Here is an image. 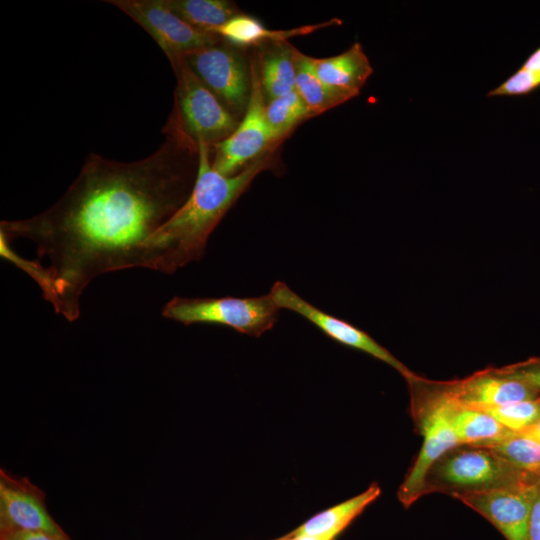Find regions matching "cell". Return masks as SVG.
Returning a JSON list of instances; mask_svg holds the SVG:
<instances>
[{
  "instance_id": "cell-15",
  "label": "cell",
  "mask_w": 540,
  "mask_h": 540,
  "mask_svg": "<svg viewBox=\"0 0 540 540\" xmlns=\"http://www.w3.org/2000/svg\"><path fill=\"white\" fill-rule=\"evenodd\" d=\"M318 77L326 84L358 95L373 72L360 43H354L341 54L327 58L311 57Z\"/></svg>"
},
{
  "instance_id": "cell-11",
  "label": "cell",
  "mask_w": 540,
  "mask_h": 540,
  "mask_svg": "<svg viewBox=\"0 0 540 540\" xmlns=\"http://www.w3.org/2000/svg\"><path fill=\"white\" fill-rule=\"evenodd\" d=\"M23 530L71 540L49 514L45 493L28 478L0 470V531Z\"/></svg>"
},
{
  "instance_id": "cell-5",
  "label": "cell",
  "mask_w": 540,
  "mask_h": 540,
  "mask_svg": "<svg viewBox=\"0 0 540 540\" xmlns=\"http://www.w3.org/2000/svg\"><path fill=\"white\" fill-rule=\"evenodd\" d=\"M250 66L252 88L247 109L234 132L215 144L211 151L213 169L225 176L241 172L280 144L266 119V99L254 56L250 59Z\"/></svg>"
},
{
  "instance_id": "cell-23",
  "label": "cell",
  "mask_w": 540,
  "mask_h": 540,
  "mask_svg": "<svg viewBox=\"0 0 540 540\" xmlns=\"http://www.w3.org/2000/svg\"><path fill=\"white\" fill-rule=\"evenodd\" d=\"M481 410L488 412L503 426L519 434L540 419V397Z\"/></svg>"
},
{
  "instance_id": "cell-14",
  "label": "cell",
  "mask_w": 540,
  "mask_h": 540,
  "mask_svg": "<svg viewBox=\"0 0 540 540\" xmlns=\"http://www.w3.org/2000/svg\"><path fill=\"white\" fill-rule=\"evenodd\" d=\"M296 51L288 41H272L257 47L254 58L266 102L295 90Z\"/></svg>"
},
{
  "instance_id": "cell-12",
  "label": "cell",
  "mask_w": 540,
  "mask_h": 540,
  "mask_svg": "<svg viewBox=\"0 0 540 540\" xmlns=\"http://www.w3.org/2000/svg\"><path fill=\"white\" fill-rule=\"evenodd\" d=\"M434 473L447 485L467 489L464 492L532 477L485 448L455 453L438 463Z\"/></svg>"
},
{
  "instance_id": "cell-3",
  "label": "cell",
  "mask_w": 540,
  "mask_h": 540,
  "mask_svg": "<svg viewBox=\"0 0 540 540\" xmlns=\"http://www.w3.org/2000/svg\"><path fill=\"white\" fill-rule=\"evenodd\" d=\"M280 308L270 294L258 297L188 298L175 296L162 315L186 326L213 324L230 327L242 334L259 337L278 321Z\"/></svg>"
},
{
  "instance_id": "cell-17",
  "label": "cell",
  "mask_w": 540,
  "mask_h": 540,
  "mask_svg": "<svg viewBox=\"0 0 540 540\" xmlns=\"http://www.w3.org/2000/svg\"><path fill=\"white\" fill-rule=\"evenodd\" d=\"M445 395L451 404V422L460 445L471 444L476 447H484L517 435L503 426L488 412L459 405L450 399L446 393Z\"/></svg>"
},
{
  "instance_id": "cell-20",
  "label": "cell",
  "mask_w": 540,
  "mask_h": 540,
  "mask_svg": "<svg viewBox=\"0 0 540 540\" xmlns=\"http://www.w3.org/2000/svg\"><path fill=\"white\" fill-rule=\"evenodd\" d=\"M166 5L188 24L213 32L229 19L241 13L228 0H164Z\"/></svg>"
},
{
  "instance_id": "cell-7",
  "label": "cell",
  "mask_w": 540,
  "mask_h": 540,
  "mask_svg": "<svg viewBox=\"0 0 540 540\" xmlns=\"http://www.w3.org/2000/svg\"><path fill=\"white\" fill-rule=\"evenodd\" d=\"M141 26L159 45L170 63L222 38L214 32L196 28L177 16L164 0L106 1Z\"/></svg>"
},
{
  "instance_id": "cell-18",
  "label": "cell",
  "mask_w": 540,
  "mask_h": 540,
  "mask_svg": "<svg viewBox=\"0 0 540 540\" xmlns=\"http://www.w3.org/2000/svg\"><path fill=\"white\" fill-rule=\"evenodd\" d=\"M296 91L311 114L320 115L357 96L352 92L332 87L323 82L312 66L311 57L296 51Z\"/></svg>"
},
{
  "instance_id": "cell-9",
  "label": "cell",
  "mask_w": 540,
  "mask_h": 540,
  "mask_svg": "<svg viewBox=\"0 0 540 540\" xmlns=\"http://www.w3.org/2000/svg\"><path fill=\"white\" fill-rule=\"evenodd\" d=\"M450 410V401L442 392L424 411L421 421L423 444L398 491V497L406 507L423 494L431 468L436 462L445 453L460 445L451 422Z\"/></svg>"
},
{
  "instance_id": "cell-2",
  "label": "cell",
  "mask_w": 540,
  "mask_h": 540,
  "mask_svg": "<svg viewBox=\"0 0 540 540\" xmlns=\"http://www.w3.org/2000/svg\"><path fill=\"white\" fill-rule=\"evenodd\" d=\"M212 148L198 145V170L184 204L143 244L139 267L171 274L199 261L207 241L225 214L247 190L254 178L274 165L273 151L241 172L225 176L211 165Z\"/></svg>"
},
{
  "instance_id": "cell-21",
  "label": "cell",
  "mask_w": 540,
  "mask_h": 540,
  "mask_svg": "<svg viewBox=\"0 0 540 540\" xmlns=\"http://www.w3.org/2000/svg\"><path fill=\"white\" fill-rule=\"evenodd\" d=\"M268 124L280 143L304 120L313 117L296 89L266 102Z\"/></svg>"
},
{
  "instance_id": "cell-26",
  "label": "cell",
  "mask_w": 540,
  "mask_h": 540,
  "mask_svg": "<svg viewBox=\"0 0 540 540\" xmlns=\"http://www.w3.org/2000/svg\"><path fill=\"white\" fill-rule=\"evenodd\" d=\"M0 540H63L42 532L9 530L0 531Z\"/></svg>"
},
{
  "instance_id": "cell-4",
  "label": "cell",
  "mask_w": 540,
  "mask_h": 540,
  "mask_svg": "<svg viewBox=\"0 0 540 540\" xmlns=\"http://www.w3.org/2000/svg\"><path fill=\"white\" fill-rule=\"evenodd\" d=\"M170 64L176 76L171 113L193 143L212 148L231 135L240 120L202 83L183 57Z\"/></svg>"
},
{
  "instance_id": "cell-24",
  "label": "cell",
  "mask_w": 540,
  "mask_h": 540,
  "mask_svg": "<svg viewBox=\"0 0 540 540\" xmlns=\"http://www.w3.org/2000/svg\"><path fill=\"white\" fill-rule=\"evenodd\" d=\"M540 86V70L522 67L497 88L491 90L488 96L521 95L529 93Z\"/></svg>"
},
{
  "instance_id": "cell-31",
  "label": "cell",
  "mask_w": 540,
  "mask_h": 540,
  "mask_svg": "<svg viewBox=\"0 0 540 540\" xmlns=\"http://www.w3.org/2000/svg\"><path fill=\"white\" fill-rule=\"evenodd\" d=\"M279 540H287V538H286V537H283V538H281V539H279Z\"/></svg>"
},
{
  "instance_id": "cell-30",
  "label": "cell",
  "mask_w": 540,
  "mask_h": 540,
  "mask_svg": "<svg viewBox=\"0 0 540 540\" xmlns=\"http://www.w3.org/2000/svg\"><path fill=\"white\" fill-rule=\"evenodd\" d=\"M337 534L335 533H328L324 535H318V536H301V537H289L287 536V540H333Z\"/></svg>"
},
{
  "instance_id": "cell-8",
  "label": "cell",
  "mask_w": 540,
  "mask_h": 540,
  "mask_svg": "<svg viewBox=\"0 0 540 540\" xmlns=\"http://www.w3.org/2000/svg\"><path fill=\"white\" fill-rule=\"evenodd\" d=\"M540 481L526 477L456 497L488 519L507 540H527L528 524Z\"/></svg>"
},
{
  "instance_id": "cell-13",
  "label": "cell",
  "mask_w": 540,
  "mask_h": 540,
  "mask_svg": "<svg viewBox=\"0 0 540 540\" xmlns=\"http://www.w3.org/2000/svg\"><path fill=\"white\" fill-rule=\"evenodd\" d=\"M455 403L476 409L498 407L539 397L530 385L493 372L479 373L444 391Z\"/></svg>"
},
{
  "instance_id": "cell-19",
  "label": "cell",
  "mask_w": 540,
  "mask_h": 540,
  "mask_svg": "<svg viewBox=\"0 0 540 540\" xmlns=\"http://www.w3.org/2000/svg\"><path fill=\"white\" fill-rule=\"evenodd\" d=\"M380 493L381 490L379 486L373 484L361 494L312 517L288 536H318L328 533H335L338 535L365 509L366 506L373 502Z\"/></svg>"
},
{
  "instance_id": "cell-1",
  "label": "cell",
  "mask_w": 540,
  "mask_h": 540,
  "mask_svg": "<svg viewBox=\"0 0 540 540\" xmlns=\"http://www.w3.org/2000/svg\"><path fill=\"white\" fill-rule=\"evenodd\" d=\"M151 155L119 162L92 153L62 197L44 212L3 220L0 238H26L46 259L40 289L68 321L97 276L139 267L144 242L184 204L198 170V146L170 113Z\"/></svg>"
},
{
  "instance_id": "cell-6",
  "label": "cell",
  "mask_w": 540,
  "mask_h": 540,
  "mask_svg": "<svg viewBox=\"0 0 540 540\" xmlns=\"http://www.w3.org/2000/svg\"><path fill=\"white\" fill-rule=\"evenodd\" d=\"M242 49L221 40L184 56V60L202 83L237 119L247 109L252 76L250 60Z\"/></svg>"
},
{
  "instance_id": "cell-25",
  "label": "cell",
  "mask_w": 540,
  "mask_h": 540,
  "mask_svg": "<svg viewBox=\"0 0 540 540\" xmlns=\"http://www.w3.org/2000/svg\"><path fill=\"white\" fill-rule=\"evenodd\" d=\"M495 371V370H494ZM496 373L520 380L535 390L540 392V364L522 365L518 367H510L503 370H496Z\"/></svg>"
},
{
  "instance_id": "cell-29",
  "label": "cell",
  "mask_w": 540,
  "mask_h": 540,
  "mask_svg": "<svg viewBox=\"0 0 540 540\" xmlns=\"http://www.w3.org/2000/svg\"><path fill=\"white\" fill-rule=\"evenodd\" d=\"M528 69L540 70V48L537 49L522 66Z\"/></svg>"
},
{
  "instance_id": "cell-28",
  "label": "cell",
  "mask_w": 540,
  "mask_h": 540,
  "mask_svg": "<svg viewBox=\"0 0 540 540\" xmlns=\"http://www.w3.org/2000/svg\"><path fill=\"white\" fill-rule=\"evenodd\" d=\"M517 435L528 437L540 442V419L535 424L528 427Z\"/></svg>"
},
{
  "instance_id": "cell-22",
  "label": "cell",
  "mask_w": 540,
  "mask_h": 540,
  "mask_svg": "<svg viewBox=\"0 0 540 540\" xmlns=\"http://www.w3.org/2000/svg\"><path fill=\"white\" fill-rule=\"evenodd\" d=\"M483 448L492 451L519 470L540 481L539 441L516 435Z\"/></svg>"
},
{
  "instance_id": "cell-16",
  "label": "cell",
  "mask_w": 540,
  "mask_h": 540,
  "mask_svg": "<svg viewBox=\"0 0 540 540\" xmlns=\"http://www.w3.org/2000/svg\"><path fill=\"white\" fill-rule=\"evenodd\" d=\"M335 23H340V21L331 19L320 24L305 25L286 30H272L266 28L259 19L241 12L213 32L230 45L244 49L258 47L272 41H287L288 38L307 35Z\"/></svg>"
},
{
  "instance_id": "cell-10",
  "label": "cell",
  "mask_w": 540,
  "mask_h": 540,
  "mask_svg": "<svg viewBox=\"0 0 540 540\" xmlns=\"http://www.w3.org/2000/svg\"><path fill=\"white\" fill-rule=\"evenodd\" d=\"M269 294L280 309L290 310L302 316L333 340L370 354L387 363L408 379L416 378L403 363L366 332L315 307L284 282H275Z\"/></svg>"
},
{
  "instance_id": "cell-27",
  "label": "cell",
  "mask_w": 540,
  "mask_h": 540,
  "mask_svg": "<svg viewBox=\"0 0 540 540\" xmlns=\"http://www.w3.org/2000/svg\"><path fill=\"white\" fill-rule=\"evenodd\" d=\"M527 540H540V486L530 514Z\"/></svg>"
}]
</instances>
